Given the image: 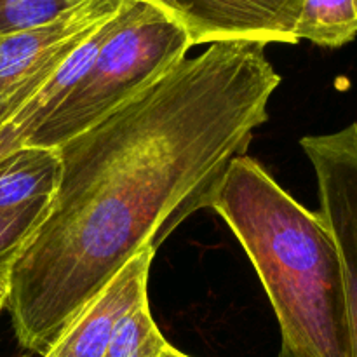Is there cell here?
<instances>
[{
    "mask_svg": "<svg viewBox=\"0 0 357 357\" xmlns=\"http://www.w3.org/2000/svg\"><path fill=\"white\" fill-rule=\"evenodd\" d=\"M279 84L261 45H209L56 149L59 185L7 281L21 347L44 356L131 258L209 208Z\"/></svg>",
    "mask_w": 357,
    "mask_h": 357,
    "instance_id": "obj_1",
    "label": "cell"
},
{
    "mask_svg": "<svg viewBox=\"0 0 357 357\" xmlns=\"http://www.w3.org/2000/svg\"><path fill=\"white\" fill-rule=\"evenodd\" d=\"M209 208L243 244L267 291L281 357H349L340 260L319 213L246 153L230 164Z\"/></svg>",
    "mask_w": 357,
    "mask_h": 357,
    "instance_id": "obj_2",
    "label": "cell"
},
{
    "mask_svg": "<svg viewBox=\"0 0 357 357\" xmlns=\"http://www.w3.org/2000/svg\"><path fill=\"white\" fill-rule=\"evenodd\" d=\"M190 47L185 26L160 0H124L89 72L26 145L59 149L164 79Z\"/></svg>",
    "mask_w": 357,
    "mask_h": 357,
    "instance_id": "obj_3",
    "label": "cell"
},
{
    "mask_svg": "<svg viewBox=\"0 0 357 357\" xmlns=\"http://www.w3.org/2000/svg\"><path fill=\"white\" fill-rule=\"evenodd\" d=\"M122 6L124 0H80L44 26L0 38V128L13 122L68 56Z\"/></svg>",
    "mask_w": 357,
    "mask_h": 357,
    "instance_id": "obj_4",
    "label": "cell"
},
{
    "mask_svg": "<svg viewBox=\"0 0 357 357\" xmlns=\"http://www.w3.org/2000/svg\"><path fill=\"white\" fill-rule=\"evenodd\" d=\"M319 192V215L340 260L349 357H357V122L300 139Z\"/></svg>",
    "mask_w": 357,
    "mask_h": 357,
    "instance_id": "obj_5",
    "label": "cell"
},
{
    "mask_svg": "<svg viewBox=\"0 0 357 357\" xmlns=\"http://www.w3.org/2000/svg\"><path fill=\"white\" fill-rule=\"evenodd\" d=\"M180 20L192 45L298 44L300 0H160Z\"/></svg>",
    "mask_w": 357,
    "mask_h": 357,
    "instance_id": "obj_6",
    "label": "cell"
},
{
    "mask_svg": "<svg viewBox=\"0 0 357 357\" xmlns=\"http://www.w3.org/2000/svg\"><path fill=\"white\" fill-rule=\"evenodd\" d=\"M155 250L146 246L73 317L42 357H105L122 317L149 296V274Z\"/></svg>",
    "mask_w": 357,
    "mask_h": 357,
    "instance_id": "obj_7",
    "label": "cell"
},
{
    "mask_svg": "<svg viewBox=\"0 0 357 357\" xmlns=\"http://www.w3.org/2000/svg\"><path fill=\"white\" fill-rule=\"evenodd\" d=\"M61 178L58 150L21 146L0 157V211L52 199Z\"/></svg>",
    "mask_w": 357,
    "mask_h": 357,
    "instance_id": "obj_8",
    "label": "cell"
},
{
    "mask_svg": "<svg viewBox=\"0 0 357 357\" xmlns=\"http://www.w3.org/2000/svg\"><path fill=\"white\" fill-rule=\"evenodd\" d=\"M295 37L337 49L357 37V0H300Z\"/></svg>",
    "mask_w": 357,
    "mask_h": 357,
    "instance_id": "obj_9",
    "label": "cell"
},
{
    "mask_svg": "<svg viewBox=\"0 0 357 357\" xmlns=\"http://www.w3.org/2000/svg\"><path fill=\"white\" fill-rule=\"evenodd\" d=\"M171 349L153 323L149 296H143L121 319L105 357H164Z\"/></svg>",
    "mask_w": 357,
    "mask_h": 357,
    "instance_id": "obj_10",
    "label": "cell"
},
{
    "mask_svg": "<svg viewBox=\"0 0 357 357\" xmlns=\"http://www.w3.org/2000/svg\"><path fill=\"white\" fill-rule=\"evenodd\" d=\"M49 202L51 199L14 211H0V284H7L9 281L14 261L17 260L35 230L44 222Z\"/></svg>",
    "mask_w": 357,
    "mask_h": 357,
    "instance_id": "obj_11",
    "label": "cell"
},
{
    "mask_svg": "<svg viewBox=\"0 0 357 357\" xmlns=\"http://www.w3.org/2000/svg\"><path fill=\"white\" fill-rule=\"evenodd\" d=\"M80 0H0V38L44 26Z\"/></svg>",
    "mask_w": 357,
    "mask_h": 357,
    "instance_id": "obj_12",
    "label": "cell"
},
{
    "mask_svg": "<svg viewBox=\"0 0 357 357\" xmlns=\"http://www.w3.org/2000/svg\"><path fill=\"white\" fill-rule=\"evenodd\" d=\"M21 146H24L23 136L20 135V131L10 122L0 128V157L13 152V150L21 149Z\"/></svg>",
    "mask_w": 357,
    "mask_h": 357,
    "instance_id": "obj_13",
    "label": "cell"
},
{
    "mask_svg": "<svg viewBox=\"0 0 357 357\" xmlns=\"http://www.w3.org/2000/svg\"><path fill=\"white\" fill-rule=\"evenodd\" d=\"M6 300H7V284H0V312L6 309Z\"/></svg>",
    "mask_w": 357,
    "mask_h": 357,
    "instance_id": "obj_14",
    "label": "cell"
},
{
    "mask_svg": "<svg viewBox=\"0 0 357 357\" xmlns=\"http://www.w3.org/2000/svg\"><path fill=\"white\" fill-rule=\"evenodd\" d=\"M164 357H190V356H185V354H181L180 351H176V349L173 347V349H171V351L167 352V354L164 356Z\"/></svg>",
    "mask_w": 357,
    "mask_h": 357,
    "instance_id": "obj_15",
    "label": "cell"
}]
</instances>
